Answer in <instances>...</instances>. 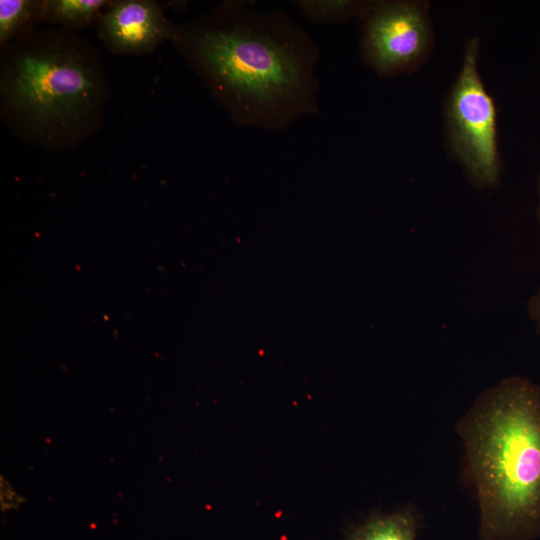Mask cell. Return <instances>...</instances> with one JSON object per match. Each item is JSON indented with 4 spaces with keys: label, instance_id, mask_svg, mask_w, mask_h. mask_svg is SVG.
<instances>
[{
    "label": "cell",
    "instance_id": "6da1fadb",
    "mask_svg": "<svg viewBox=\"0 0 540 540\" xmlns=\"http://www.w3.org/2000/svg\"><path fill=\"white\" fill-rule=\"evenodd\" d=\"M174 43L238 125L278 131L319 110V48L283 11L227 1Z\"/></svg>",
    "mask_w": 540,
    "mask_h": 540
},
{
    "label": "cell",
    "instance_id": "7a4b0ae2",
    "mask_svg": "<svg viewBox=\"0 0 540 540\" xmlns=\"http://www.w3.org/2000/svg\"><path fill=\"white\" fill-rule=\"evenodd\" d=\"M480 540L540 539V385L510 376L484 390L455 425Z\"/></svg>",
    "mask_w": 540,
    "mask_h": 540
},
{
    "label": "cell",
    "instance_id": "3957f363",
    "mask_svg": "<svg viewBox=\"0 0 540 540\" xmlns=\"http://www.w3.org/2000/svg\"><path fill=\"white\" fill-rule=\"evenodd\" d=\"M66 32L28 35L6 56L1 74L4 116L23 136L67 147L100 124L107 98L93 49Z\"/></svg>",
    "mask_w": 540,
    "mask_h": 540
},
{
    "label": "cell",
    "instance_id": "277c9868",
    "mask_svg": "<svg viewBox=\"0 0 540 540\" xmlns=\"http://www.w3.org/2000/svg\"><path fill=\"white\" fill-rule=\"evenodd\" d=\"M479 47L478 37L465 42L460 70L445 100V133L469 182L481 190H495L502 172L497 112L478 72Z\"/></svg>",
    "mask_w": 540,
    "mask_h": 540
},
{
    "label": "cell",
    "instance_id": "5b68a950",
    "mask_svg": "<svg viewBox=\"0 0 540 540\" xmlns=\"http://www.w3.org/2000/svg\"><path fill=\"white\" fill-rule=\"evenodd\" d=\"M429 10L425 0L369 1L360 18L363 62L381 78L416 71L435 43Z\"/></svg>",
    "mask_w": 540,
    "mask_h": 540
},
{
    "label": "cell",
    "instance_id": "8992f818",
    "mask_svg": "<svg viewBox=\"0 0 540 540\" xmlns=\"http://www.w3.org/2000/svg\"><path fill=\"white\" fill-rule=\"evenodd\" d=\"M176 36L177 26L154 1H110L99 20V37L117 54L148 53L165 40L175 41Z\"/></svg>",
    "mask_w": 540,
    "mask_h": 540
},
{
    "label": "cell",
    "instance_id": "52a82bcc",
    "mask_svg": "<svg viewBox=\"0 0 540 540\" xmlns=\"http://www.w3.org/2000/svg\"><path fill=\"white\" fill-rule=\"evenodd\" d=\"M421 515L414 506L377 514L352 529L344 540H416Z\"/></svg>",
    "mask_w": 540,
    "mask_h": 540
},
{
    "label": "cell",
    "instance_id": "ba28073f",
    "mask_svg": "<svg viewBox=\"0 0 540 540\" xmlns=\"http://www.w3.org/2000/svg\"><path fill=\"white\" fill-rule=\"evenodd\" d=\"M110 1L48 0L42 2V18L64 28L85 27L100 20Z\"/></svg>",
    "mask_w": 540,
    "mask_h": 540
},
{
    "label": "cell",
    "instance_id": "9c48e42d",
    "mask_svg": "<svg viewBox=\"0 0 540 540\" xmlns=\"http://www.w3.org/2000/svg\"><path fill=\"white\" fill-rule=\"evenodd\" d=\"M42 2L31 0L0 1V42L6 45L28 36L42 18Z\"/></svg>",
    "mask_w": 540,
    "mask_h": 540
},
{
    "label": "cell",
    "instance_id": "30bf717a",
    "mask_svg": "<svg viewBox=\"0 0 540 540\" xmlns=\"http://www.w3.org/2000/svg\"><path fill=\"white\" fill-rule=\"evenodd\" d=\"M369 1L358 0H299L301 13L313 24L336 25L352 18H361Z\"/></svg>",
    "mask_w": 540,
    "mask_h": 540
},
{
    "label": "cell",
    "instance_id": "8fae6325",
    "mask_svg": "<svg viewBox=\"0 0 540 540\" xmlns=\"http://www.w3.org/2000/svg\"><path fill=\"white\" fill-rule=\"evenodd\" d=\"M529 318L535 323L536 331L540 335V288L532 295L527 303Z\"/></svg>",
    "mask_w": 540,
    "mask_h": 540
},
{
    "label": "cell",
    "instance_id": "7c38bea8",
    "mask_svg": "<svg viewBox=\"0 0 540 540\" xmlns=\"http://www.w3.org/2000/svg\"><path fill=\"white\" fill-rule=\"evenodd\" d=\"M538 194H539V204H538V208H537V217H538V222H539V226H540V175H539V179H538Z\"/></svg>",
    "mask_w": 540,
    "mask_h": 540
}]
</instances>
